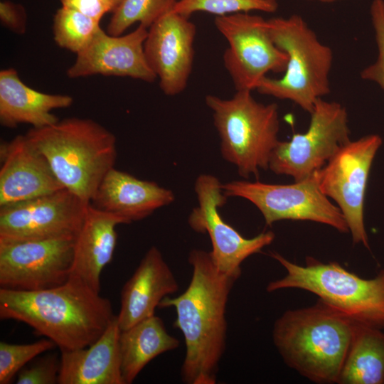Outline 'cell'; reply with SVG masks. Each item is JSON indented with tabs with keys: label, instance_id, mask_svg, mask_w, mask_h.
Here are the masks:
<instances>
[{
	"label": "cell",
	"instance_id": "1",
	"mask_svg": "<svg viewBox=\"0 0 384 384\" xmlns=\"http://www.w3.org/2000/svg\"><path fill=\"white\" fill-rule=\"evenodd\" d=\"M192 276L186 289L169 296L159 308L174 307V326L183 336L186 352L181 377L186 384H215L220 361L226 348V308L238 277L220 272L210 252L192 250L188 255Z\"/></svg>",
	"mask_w": 384,
	"mask_h": 384
},
{
	"label": "cell",
	"instance_id": "2",
	"mask_svg": "<svg viewBox=\"0 0 384 384\" xmlns=\"http://www.w3.org/2000/svg\"><path fill=\"white\" fill-rule=\"evenodd\" d=\"M115 316L108 299L71 278L41 290L0 289V318L25 323L60 351L90 346Z\"/></svg>",
	"mask_w": 384,
	"mask_h": 384
},
{
	"label": "cell",
	"instance_id": "3",
	"mask_svg": "<svg viewBox=\"0 0 384 384\" xmlns=\"http://www.w3.org/2000/svg\"><path fill=\"white\" fill-rule=\"evenodd\" d=\"M356 322L318 300L274 322L273 343L284 363L316 383H338Z\"/></svg>",
	"mask_w": 384,
	"mask_h": 384
},
{
	"label": "cell",
	"instance_id": "4",
	"mask_svg": "<svg viewBox=\"0 0 384 384\" xmlns=\"http://www.w3.org/2000/svg\"><path fill=\"white\" fill-rule=\"evenodd\" d=\"M25 135L46 158L64 188L87 203L117 156L115 136L90 119L66 118L32 127Z\"/></svg>",
	"mask_w": 384,
	"mask_h": 384
},
{
	"label": "cell",
	"instance_id": "5",
	"mask_svg": "<svg viewBox=\"0 0 384 384\" xmlns=\"http://www.w3.org/2000/svg\"><path fill=\"white\" fill-rule=\"evenodd\" d=\"M270 256L287 274L269 282L267 292L289 288L308 291L357 323L384 328V270L373 278L364 279L336 262L324 263L307 257L305 265H299L276 252Z\"/></svg>",
	"mask_w": 384,
	"mask_h": 384
},
{
	"label": "cell",
	"instance_id": "6",
	"mask_svg": "<svg viewBox=\"0 0 384 384\" xmlns=\"http://www.w3.org/2000/svg\"><path fill=\"white\" fill-rule=\"evenodd\" d=\"M267 22L274 43L287 55L288 61L282 78L266 76L255 90L290 100L310 113L316 102L330 92L332 50L299 15L272 18Z\"/></svg>",
	"mask_w": 384,
	"mask_h": 384
},
{
	"label": "cell",
	"instance_id": "7",
	"mask_svg": "<svg viewBox=\"0 0 384 384\" xmlns=\"http://www.w3.org/2000/svg\"><path fill=\"white\" fill-rule=\"evenodd\" d=\"M205 101L213 113L223 158L245 178L269 169L279 142L277 105L257 102L250 90H237L229 99L207 95Z\"/></svg>",
	"mask_w": 384,
	"mask_h": 384
},
{
	"label": "cell",
	"instance_id": "8",
	"mask_svg": "<svg viewBox=\"0 0 384 384\" xmlns=\"http://www.w3.org/2000/svg\"><path fill=\"white\" fill-rule=\"evenodd\" d=\"M319 171L291 184L231 181L223 183L222 188L228 198H242L255 205L267 225L282 220H309L328 225L340 233H348L341 210L319 187Z\"/></svg>",
	"mask_w": 384,
	"mask_h": 384
},
{
	"label": "cell",
	"instance_id": "9",
	"mask_svg": "<svg viewBox=\"0 0 384 384\" xmlns=\"http://www.w3.org/2000/svg\"><path fill=\"white\" fill-rule=\"evenodd\" d=\"M309 114L307 130L293 134L289 141H279L274 149L269 169L274 174L304 180L321 169L350 141L348 113L342 105L320 98Z\"/></svg>",
	"mask_w": 384,
	"mask_h": 384
},
{
	"label": "cell",
	"instance_id": "10",
	"mask_svg": "<svg viewBox=\"0 0 384 384\" xmlns=\"http://www.w3.org/2000/svg\"><path fill=\"white\" fill-rule=\"evenodd\" d=\"M218 31L228 47L223 63L237 90H255L270 72H284L288 57L274 43L267 20L250 13L216 16Z\"/></svg>",
	"mask_w": 384,
	"mask_h": 384
},
{
	"label": "cell",
	"instance_id": "11",
	"mask_svg": "<svg viewBox=\"0 0 384 384\" xmlns=\"http://www.w3.org/2000/svg\"><path fill=\"white\" fill-rule=\"evenodd\" d=\"M378 134L346 143L319 171V187L341 210L353 243L369 248L364 223V203L370 171L382 144Z\"/></svg>",
	"mask_w": 384,
	"mask_h": 384
},
{
	"label": "cell",
	"instance_id": "12",
	"mask_svg": "<svg viewBox=\"0 0 384 384\" xmlns=\"http://www.w3.org/2000/svg\"><path fill=\"white\" fill-rule=\"evenodd\" d=\"M75 236L0 240V286L36 291L57 287L70 277Z\"/></svg>",
	"mask_w": 384,
	"mask_h": 384
},
{
	"label": "cell",
	"instance_id": "13",
	"mask_svg": "<svg viewBox=\"0 0 384 384\" xmlns=\"http://www.w3.org/2000/svg\"><path fill=\"white\" fill-rule=\"evenodd\" d=\"M219 179L211 174H201L195 181L198 206L188 217V224L198 233H207L211 241L210 252L218 270L239 278L243 261L270 245L274 240L272 231L263 232L247 238L227 223L219 213L228 197L223 193Z\"/></svg>",
	"mask_w": 384,
	"mask_h": 384
},
{
	"label": "cell",
	"instance_id": "14",
	"mask_svg": "<svg viewBox=\"0 0 384 384\" xmlns=\"http://www.w3.org/2000/svg\"><path fill=\"white\" fill-rule=\"evenodd\" d=\"M90 203L63 188L0 206V240L76 236Z\"/></svg>",
	"mask_w": 384,
	"mask_h": 384
},
{
	"label": "cell",
	"instance_id": "15",
	"mask_svg": "<svg viewBox=\"0 0 384 384\" xmlns=\"http://www.w3.org/2000/svg\"><path fill=\"white\" fill-rule=\"evenodd\" d=\"M196 34V25L189 17L173 10L148 28L144 44L145 57L166 95L180 94L187 86L193 63Z\"/></svg>",
	"mask_w": 384,
	"mask_h": 384
},
{
	"label": "cell",
	"instance_id": "16",
	"mask_svg": "<svg viewBox=\"0 0 384 384\" xmlns=\"http://www.w3.org/2000/svg\"><path fill=\"white\" fill-rule=\"evenodd\" d=\"M148 28L142 25L126 35L112 36L100 28L77 54L67 70L70 78L92 75L129 77L153 82L156 76L146 61L144 44Z\"/></svg>",
	"mask_w": 384,
	"mask_h": 384
},
{
	"label": "cell",
	"instance_id": "17",
	"mask_svg": "<svg viewBox=\"0 0 384 384\" xmlns=\"http://www.w3.org/2000/svg\"><path fill=\"white\" fill-rule=\"evenodd\" d=\"M0 161V206L64 188L46 158L26 135L1 143Z\"/></svg>",
	"mask_w": 384,
	"mask_h": 384
},
{
	"label": "cell",
	"instance_id": "18",
	"mask_svg": "<svg viewBox=\"0 0 384 384\" xmlns=\"http://www.w3.org/2000/svg\"><path fill=\"white\" fill-rule=\"evenodd\" d=\"M178 289V282L161 252L151 247L122 289L117 315L121 331L154 316L161 300Z\"/></svg>",
	"mask_w": 384,
	"mask_h": 384
},
{
	"label": "cell",
	"instance_id": "19",
	"mask_svg": "<svg viewBox=\"0 0 384 384\" xmlns=\"http://www.w3.org/2000/svg\"><path fill=\"white\" fill-rule=\"evenodd\" d=\"M174 199L172 191L114 167L101 181L90 204L128 224L147 218Z\"/></svg>",
	"mask_w": 384,
	"mask_h": 384
},
{
	"label": "cell",
	"instance_id": "20",
	"mask_svg": "<svg viewBox=\"0 0 384 384\" xmlns=\"http://www.w3.org/2000/svg\"><path fill=\"white\" fill-rule=\"evenodd\" d=\"M124 220L100 210L90 203L82 225L75 236L70 277L100 292L103 269L112 260L117 242L116 227Z\"/></svg>",
	"mask_w": 384,
	"mask_h": 384
},
{
	"label": "cell",
	"instance_id": "21",
	"mask_svg": "<svg viewBox=\"0 0 384 384\" xmlns=\"http://www.w3.org/2000/svg\"><path fill=\"white\" fill-rule=\"evenodd\" d=\"M117 316L90 346L60 351L58 384H124Z\"/></svg>",
	"mask_w": 384,
	"mask_h": 384
},
{
	"label": "cell",
	"instance_id": "22",
	"mask_svg": "<svg viewBox=\"0 0 384 384\" xmlns=\"http://www.w3.org/2000/svg\"><path fill=\"white\" fill-rule=\"evenodd\" d=\"M73 102L70 95L44 93L28 87L14 68L0 72V122L4 127L51 125L59 121L52 110L68 107Z\"/></svg>",
	"mask_w": 384,
	"mask_h": 384
},
{
	"label": "cell",
	"instance_id": "23",
	"mask_svg": "<svg viewBox=\"0 0 384 384\" xmlns=\"http://www.w3.org/2000/svg\"><path fill=\"white\" fill-rule=\"evenodd\" d=\"M178 346V339L167 332L163 320L155 314L121 331V371L124 384L133 383L154 358Z\"/></svg>",
	"mask_w": 384,
	"mask_h": 384
},
{
	"label": "cell",
	"instance_id": "24",
	"mask_svg": "<svg viewBox=\"0 0 384 384\" xmlns=\"http://www.w3.org/2000/svg\"><path fill=\"white\" fill-rule=\"evenodd\" d=\"M380 329L356 322L338 383L384 384V333Z\"/></svg>",
	"mask_w": 384,
	"mask_h": 384
},
{
	"label": "cell",
	"instance_id": "25",
	"mask_svg": "<svg viewBox=\"0 0 384 384\" xmlns=\"http://www.w3.org/2000/svg\"><path fill=\"white\" fill-rule=\"evenodd\" d=\"M100 28L99 21L62 6L54 15L53 38L58 46L78 54L90 43Z\"/></svg>",
	"mask_w": 384,
	"mask_h": 384
},
{
	"label": "cell",
	"instance_id": "26",
	"mask_svg": "<svg viewBox=\"0 0 384 384\" xmlns=\"http://www.w3.org/2000/svg\"><path fill=\"white\" fill-rule=\"evenodd\" d=\"M178 0H121L112 12L107 32L120 36L139 23L149 28L159 17L172 10Z\"/></svg>",
	"mask_w": 384,
	"mask_h": 384
},
{
	"label": "cell",
	"instance_id": "27",
	"mask_svg": "<svg viewBox=\"0 0 384 384\" xmlns=\"http://www.w3.org/2000/svg\"><path fill=\"white\" fill-rule=\"evenodd\" d=\"M277 9V0H178L172 10L190 17L199 11L223 16L251 11L273 13Z\"/></svg>",
	"mask_w": 384,
	"mask_h": 384
},
{
	"label": "cell",
	"instance_id": "28",
	"mask_svg": "<svg viewBox=\"0 0 384 384\" xmlns=\"http://www.w3.org/2000/svg\"><path fill=\"white\" fill-rule=\"evenodd\" d=\"M56 346L46 338L26 344L0 342V384H9L26 364Z\"/></svg>",
	"mask_w": 384,
	"mask_h": 384
},
{
	"label": "cell",
	"instance_id": "29",
	"mask_svg": "<svg viewBox=\"0 0 384 384\" xmlns=\"http://www.w3.org/2000/svg\"><path fill=\"white\" fill-rule=\"evenodd\" d=\"M372 24L378 47L376 61L361 72V78L376 82L384 90V1L374 0L370 6Z\"/></svg>",
	"mask_w": 384,
	"mask_h": 384
},
{
	"label": "cell",
	"instance_id": "30",
	"mask_svg": "<svg viewBox=\"0 0 384 384\" xmlns=\"http://www.w3.org/2000/svg\"><path fill=\"white\" fill-rule=\"evenodd\" d=\"M60 358L56 353H48L38 358L18 373L17 384H55L58 383Z\"/></svg>",
	"mask_w": 384,
	"mask_h": 384
},
{
	"label": "cell",
	"instance_id": "31",
	"mask_svg": "<svg viewBox=\"0 0 384 384\" xmlns=\"http://www.w3.org/2000/svg\"><path fill=\"white\" fill-rule=\"evenodd\" d=\"M0 19L3 26L13 32L22 34L26 30V13L20 4L9 1H1Z\"/></svg>",
	"mask_w": 384,
	"mask_h": 384
},
{
	"label": "cell",
	"instance_id": "32",
	"mask_svg": "<svg viewBox=\"0 0 384 384\" xmlns=\"http://www.w3.org/2000/svg\"><path fill=\"white\" fill-rule=\"evenodd\" d=\"M60 1L62 6L75 10L99 22L105 14L113 11L107 0H60Z\"/></svg>",
	"mask_w": 384,
	"mask_h": 384
},
{
	"label": "cell",
	"instance_id": "33",
	"mask_svg": "<svg viewBox=\"0 0 384 384\" xmlns=\"http://www.w3.org/2000/svg\"><path fill=\"white\" fill-rule=\"evenodd\" d=\"M107 1H109L110 5L112 6L113 11L114 10V9L117 6V5L121 1V0H107Z\"/></svg>",
	"mask_w": 384,
	"mask_h": 384
},
{
	"label": "cell",
	"instance_id": "34",
	"mask_svg": "<svg viewBox=\"0 0 384 384\" xmlns=\"http://www.w3.org/2000/svg\"><path fill=\"white\" fill-rule=\"evenodd\" d=\"M312 1H319L322 3H331V2L337 1L339 0H312Z\"/></svg>",
	"mask_w": 384,
	"mask_h": 384
}]
</instances>
